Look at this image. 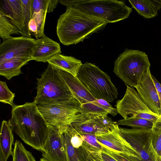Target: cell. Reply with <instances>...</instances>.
I'll list each match as a JSON object with an SVG mask.
<instances>
[{
    "mask_svg": "<svg viewBox=\"0 0 161 161\" xmlns=\"http://www.w3.org/2000/svg\"><path fill=\"white\" fill-rule=\"evenodd\" d=\"M108 113L91 102L81 104L79 113L75 122L83 120L102 116H107Z\"/></svg>",
    "mask_w": 161,
    "mask_h": 161,
    "instance_id": "7402d4cb",
    "label": "cell"
},
{
    "mask_svg": "<svg viewBox=\"0 0 161 161\" xmlns=\"http://www.w3.org/2000/svg\"><path fill=\"white\" fill-rule=\"evenodd\" d=\"M92 102L106 110L113 116L116 115L118 113L117 109L114 108L108 102L105 100L96 99L95 101Z\"/></svg>",
    "mask_w": 161,
    "mask_h": 161,
    "instance_id": "f546056e",
    "label": "cell"
},
{
    "mask_svg": "<svg viewBox=\"0 0 161 161\" xmlns=\"http://www.w3.org/2000/svg\"><path fill=\"white\" fill-rule=\"evenodd\" d=\"M77 77L96 99L112 102L117 98V89L110 77L95 64L88 62L82 64Z\"/></svg>",
    "mask_w": 161,
    "mask_h": 161,
    "instance_id": "5b68a950",
    "label": "cell"
},
{
    "mask_svg": "<svg viewBox=\"0 0 161 161\" xmlns=\"http://www.w3.org/2000/svg\"><path fill=\"white\" fill-rule=\"evenodd\" d=\"M125 2L117 0H60L59 3L111 23L129 17L132 9L126 5Z\"/></svg>",
    "mask_w": 161,
    "mask_h": 161,
    "instance_id": "3957f363",
    "label": "cell"
},
{
    "mask_svg": "<svg viewBox=\"0 0 161 161\" xmlns=\"http://www.w3.org/2000/svg\"><path fill=\"white\" fill-rule=\"evenodd\" d=\"M56 69L72 93L74 98L81 104L96 100V99L89 92L77 77L66 71Z\"/></svg>",
    "mask_w": 161,
    "mask_h": 161,
    "instance_id": "9a60e30c",
    "label": "cell"
},
{
    "mask_svg": "<svg viewBox=\"0 0 161 161\" xmlns=\"http://www.w3.org/2000/svg\"><path fill=\"white\" fill-rule=\"evenodd\" d=\"M108 23L103 19L67 7L58 20L57 34L63 45L75 44L103 30Z\"/></svg>",
    "mask_w": 161,
    "mask_h": 161,
    "instance_id": "7a4b0ae2",
    "label": "cell"
},
{
    "mask_svg": "<svg viewBox=\"0 0 161 161\" xmlns=\"http://www.w3.org/2000/svg\"><path fill=\"white\" fill-rule=\"evenodd\" d=\"M10 122L14 131L26 144L41 152L48 137L49 125L33 102L12 107Z\"/></svg>",
    "mask_w": 161,
    "mask_h": 161,
    "instance_id": "6da1fadb",
    "label": "cell"
},
{
    "mask_svg": "<svg viewBox=\"0 0 161 161\" xmlns=\"http://www.w3.org/2000/svg\"><path fill=\"white\" fill-rule=\"evenodd\" d=\"M102 147V150L108 153L118 161H130L117 153L114 152L106 147Z\"/></svg>",
    "mask_w": 161,
    "mask_h": 161,
    "instance_id": "d6a6232c",
    "label": "cell"
},
{
    "mask_svg": "<svg viewBox=\"0 0 161 161\" xmlns=\"http://www.w3.org/2000/svg\"><path fill=\"white\" fill-rule=\"evenodd\" d=\"M36 39L21 36L13 37L0 45V63L12 58H28L36 45Z\"/></svg>",
    "mask_w": 161,
    "mask_h": 161,
    "instance_id": "30bf717a",
    "label": "cell"
},
{
    "mask_svg": "<svg viewBox=\"0 0 161 161\" xmlns=\"http://www.w3.org/2000/svg\"><path fill=\"white\" fill-rule=\"evenodd\" d=\"M150 68L143 75L136 89L142 101L154 113L160 115L159 98L152 77Z\"/></svg>",
    "mask_w": 161,
    "mask_h": 161,
    "instance_id": "4fadbf2b",
    "label": "cell"
},
{
    "mask_svg": "<svg viewBox=\"0 0 161 161\" xmlns=\"http://www.w3.org/2000/svg\"><path fill=\"white\" fill-rule=\"evenodd\" d=\"M0 161H7L2 153L0 151Z\"/></svg>",
    "mask_w": 161,
    "mask_h": 161,
    "instance_id": "d590c367",
    "label": "cell"
},
{
    "mask_svg": "<svg viewBox=\"0 0 161 161\" xmlns=\"http://www.w3.org/2000/svg\"><path fill=\"white\" fill-rule=\"evenodd\" d=\"M13 130L10 119L2 122L0 135V151L7 160L13 153L12 146L14 141Z\"/></svg>",
    "mask_w": 161,
    "mask_h": 161,
    "instance_id": "d6986e66",
    "label": "cell"
},
{
    "mask_svg": "<svg viewBox=\"0 0 161 161\" xmlns=\"http://www.w3.org/2000/svg\"><path fill=\"white\" fill-rule=\"evenodd\" d=\"M21 34V31L12 19L0 9V37L3 41L12 38L11 35Z\"/></svg>",
    "mask_w": 161,
    "mask_h": 161,
    "instance_id": "44dd1931",
    "label": "cell"
},
{
    "mask_svg": "<svg viewBox=\"0 0 161 161\" xmlns=\"http://www.w3.org/2000/svg\"><path fill=\"white\" fill-rule=\"evenodd\" d=\"M118 113L124 119L135 117L145 119L154 123L161 115L151 110L142 101L134 87L127 86L123 98L115 105Z\"/></svg>",
    "mask_w": 161,
    "mask_h": 161,
    "instance_id": "9c48e42d",
    "label": "cell"
},
{
    "mask_svg": "<svg viewBox=\"0 0 161 161\" xmlns=\"http://www.w3.org/2000/svg\"><path fill=\"white\" fill-rule=\"evenodd\" d=\"M53 67L67 72L77 77L82 64L81 61L72 56L58 54L48 61Z\"/></svg>",
    "mask_w": 161,
    "mask_h": 161,
    "instance_id": "2e32d148",
    "label": "cell"
},
{
    "mask_svg": "<svg viewBox=\"0 0 161 161\" xmlns=\"http://www.w3.org/2000/svg\"><path fill=\"white\" fill-rule=\"evenodd\" d=\"M49 1V0H32V14L38 12L41 10L47 11Z\"/></svg>",
    "mask_w": 161,
    "mask_h": 161,
    "instance_id": "4dcf8cb0",
    "label": "cell"
},
{
    "mask_svg": "<svg viewBox=\"0 0 161 161\" xmlns=\"http://www.w3.org/2000/svg\"><path fill=\"white\" fill-rule=\"evenodd\" d=\"M118 125H125L132 128L151 129L153 125L152 121L145 119L135 117H129L116 122Z\"/></svg>",
    "mask_w": 161,
    "mask_h": 161,
    "instance_id": "d4e9b609",
    "label": "cell"
},
{
    "mask_svg": "<svg viewBox=\"0 0 161 161\" xmlns=\"http://www.w3.org/2000/svg\"><path fill=\"white\" fill-rule=\"evenodd\" d=\"M81 105L77 100L73 98L37 105L47 124L60 128L77 119Z\"/></svg>",
    "mask_w": 161,
    "mask_h": 161,
    "instance_id": "ba28073f",
    "label": "cell"
},
{
    "mask_svg": "<svg viewBox=\"0 0 161 161\" xmlns=\"http://www.w3.org/2000/svg\"><path fill=\"white\" fill-rule=\"evenodd\" d=\"M36 43L31 55L32 60L46 63L61 53L59 44L44 34L36 39Z\"/></svg>",
    "mask_w": 161,
    "mask_h": 161,
    "instance_id": "5bb4252c",
    "label": "cell"
},
{
    "mask_svg": "<svg viewBox=\"0 0 161 161\" xmlns=\"http://www.w3.org/2000/svg\"><path fill=\"white\" fill-rule=\"evenodd\" d=\"M12 156L13 161H36L31 153L18 140L14 143Z\"/></svg>",
    "mask_w": 161,
    "mask_h": 161,
    "instance_id": "484cf974",
    "label": "cell"
},
{
    "mask_svg": "<svg viewBox=\"0 0 161 161\" xmlns=\"http://www.w3.org/2000/svg\"><path fill=\"white\" fill-rule=\"evenodd\" d=\"M115 122L107 116H102L75 121L70 125L79 135L89 134L98 135L108 132Z\"/></svg>",
    "mask_w": 161,
    "mask_h": 161,
    "instance_id": "7c38bea8",
    "label": "cell"
},
{
    "mask_svg": "<svg viewBox=\"0 0 161 161\" xmlns=\"http://www.w3.org/2000/svg\"><path fill=\"white\" fill-rule=\"evenodd\" d=\"M81 161H84V160L83 159H81Z\"/></svg>",
    "mask_w": 161,
    "mask_h": 161,
    "instance_id": "f35d334b",
    "label": "cell"
},
{
    "mask_svg": "<svg viewBox=\"0 0 161 161\" xmlns=\"http://www.w3.org/2000/svg\"><path fill=\"white\" fill-rule=\"evenodd\" d=\"M60 0H49L47 9V13H49L52 12L56 8Z\"/></svg>",
    "mask_w": 161,
    "mask_h": 161,
    "instance_id": "836d02e7",
    "label": "cell"
},
{
    "mask_svg": "<svg viewBox=\"0 0 161 161\" xmlns=\"http://www.w3.org/2000/svg\"><path fill=\"white\" fill-rule=\"evenodd\" d=\"M37 80V94L33 101L37 105L75 98L57 70L49 64Z\"/></svg>",
    "mask_w": 161,
    "mask_h": 161,
    "instance_id": "8992f818",
    "label": "cell"
},
{
    "mask_svg": "<svg viewBox=\"0 0 161 161\" xmlns=\"http://www.w3.org/2000/svg\"><path fill=\"white\" fill-rule=\"evenodd\" d=\"M152 77L156 89L161 87V84L152 75Z\"/></svg>",
    "mask_w": 161,
    "mask_h": 161,
    "instance_id": "e575fe53",
    "label": "cell"
},
{
    "mask_svg": "<svg viewBox=\"0 0 161 161\" xmlns=\"http://www.w3.org/2000/svg\"><path fill=\"white\" fill-rule=\"evenodd\" d=\"M15 96V93L10 91L6 82L0 81V102L3 103L8 104L13 107L15 105L13 102Z\"/></svg>",
    "mask_w": 161,
    "mask_h": 161,
    "instance_id": "83f0119b",
    "label": "cell"
},
{
    "mask_svg": "<svg viewBox=\"0 0 161 161\" xmlns=\"http://www.w3.org/2000/svg\"><path fill=\"white\" fill-rule=\"evenodd\" d=\"M160 105V107L161 109V94L158 96Z\"/></svg>",
    "mask_w": 161,
    "mask_h": 161,
    "instance_id": "8d00e7d4",
    "label": "cell"
},
{
    "mask_svg": "<svg viewBox=\"0 0 161 161\" xmlns=\"http://www.w3.org/2000/svg\"><path fill=\"white\" fill-rule=\"evenodd\" d=\"M47 11L41 10L38 13L32 14L33 18L37 28V33L35 37L36 39L41 38L44 34V29Z\"/></svg>",
    "mask_w": 161,
    "mask_h": 161,
    "instance_id": "f1b7e54d",
    "label": "cell"
},
{
    "mask_svg": "<svg viewBox=\"0 0 161 161\" xmlns=\"http://www.w3.org/2000/svg\"><path fill=\"white\" fill-rule=\"evenodd\" d=\"M48 161H66L65 148L59 129L49 125L48 135L41 152Z\"/></svg>",
    "mask_w": 161,
    "mask_h": 161,
    "instance_id": "8fae6325",
    "label": "cell"
},
{
    "mask_svg": "<svg viewBox=\"0 0 161 161\" xmlns=\"http://www.w3.org/2000/svg\"><path fill=\"white\" fill-rule=\"evenodd\" d=\"M39 161H48L46 159H45V158H42L41 159H40Z\"/></svg>",
    "mask_w": 161,
    "mask_h": 161,
    "instance_id": "74e56055",
    "label": "cell"
},
{
    "mask_svg": "<svg viewBox=\"0 0 161 161\" xmlns=\"http://www.w3.org/2000/svg\"><path fill=\"white\" fill-rule=\"evenodd\" d=\"M79 135L82 138L83 142L87 144L99 149H102V146L97 141V135L89 134Z\"/></svg>",
    "mask_w": 161,
    "mask_h": 161,
    "instance_id": "1f68e13d",
    "label": "cell"
},
{
    "mask_svg": "<svg viewBox=\"0 0 161 161\" xmlns=\"http://www.w3.org/2000/svg\"><path fill=\"white\" fill-rule=\"evenodd\" d=\"M23 12V27L21 36L32 38L29 24L32 18V0H21Z\"/></svg>",
    "mask_w": 161,
    "mask_h": 161,
    "instance_id": "cb8c5ba5",
    "label": "cell"
},
{
    "mask_svg": "<svg viewBox=\"0 0 161 161\" xmlns=\"http://www.w3.org/2000/svg\"><path fill=\"white\" fill-rule=\"evenodd\" d=\"M118 129L131 147L132 161H161L153 145L151 129H127L119 126Z\"/></svg>",
    "mask_w": 161,
    "mask_h": 161,
    "instance_id": "52a82bcc",
    "label": "cell"
},
{
    "mask_svg": "<svg viewBox=\"0 0 161 161\" xmlns=\"http://www.w3.org/2000/svg\"><path fill=\"white\" fill-rule=\"evenodd\" d=\"M66 153V161H81L78 148L72 146L70 136L65 126L60 128Z\"/></svg>",
    "mask_w": 161,
    "mask_h": 161,
    "instance_id": "603a6c76",
    "label": "cell"
},
{
    "mask_svg": "<svg viewBox=\"0 0 161 161\" xmlns=\"http://www.w3.org/2000/svg\"><path fill=\"white\" fill-rule=\"evenodd\" d=\"M0 9L12 19L22 33L23 12L21 0H0Z\"/></svg>",
    "mask_w": 161,
    "mask_h": 161,
    "instance_id": "e0dca14e",
    "label": "cell"
},
{
    "mask_svg": "<svg viewBox=\"0 0 161 161\" xmlns=\"http://www.w3.org/2000/svg\"><path fill=\"white\" fill-rule=\"evenodd\" d=\"M150 66L145 52L126 48L115 61L113 72L126 86L136 88Z\"/></svg>",
    "mask_w": 161,
    "mask_h": 161,
    "instance_id": "277c9868",
    "label": "cell"
},
{
    "mask_svg": "<svg viewBox=\"0 0 161 161\" xmlns=\"http://www.w3.org/2000/svg\"><path fill=\"white\" fill-rule=\"evenodd\" d=\"M28 58H12L0 63V75L10 80L22 74L21 68L29 61Z\"/></svg>",
    "mask_w": 161,
    "mask_h": 161,
    "instance_id": "ffe728a7",
    "label": "cell"
},
{
    "mask_svg": "<svg viewBox=\"0 0 161 161\" xmlns=\"http://www.w3.org/2000/svg\"><path fill=\"white\" fill-rule=\"evenodd\" d=\"M151 130L154 147L161 158V117L153 123Z\"/></svg>",
    "mask_w": 161,
    "mask_h": 161,
    "instance_id": "4316f807",
    "label": "cell"
},
{
    "mask_svg": "<svg viewBox=\"0 0 161 161\" xmlns=\"http://www.w3.org/2000/svg\"><path fill=\"white\" fill-rule=\"evenodd\" d=\"M132 7L138 13L145 18L151 19L158 14L161 8V0H129Z\"/></svg>",
    "mask_w": 161,
    "mask_h": 161,
    "instance_id": "ac0fdd59",
    "label": "cell"
}]
</instances>
